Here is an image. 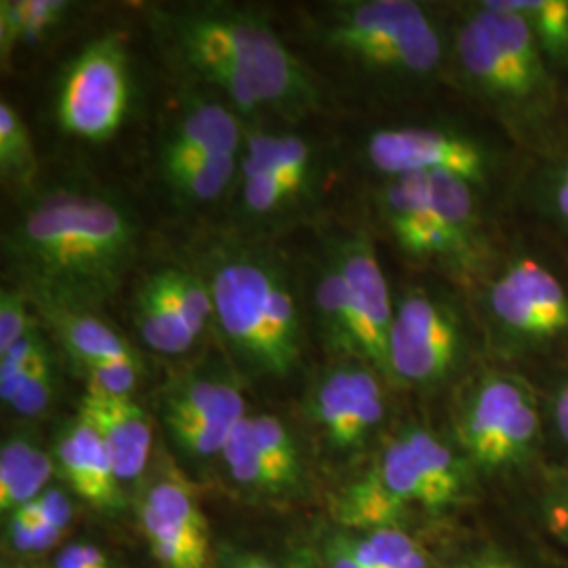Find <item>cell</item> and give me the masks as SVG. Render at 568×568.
Listing matches in <instances>:
<instances>
[{
    "label": "cell",
    "mask_w": 568,
    "mask_h": 568,
    "mask_svg": "<svg viewBox=\"0 0 568 568\" xmlns=\"http://www.w3.org/2000/svg\"><path fill=\"white\" fill-rule=\"evenodd\" d=\"M0 175L16 187H28L37 175V152L30 129L7 100L0 102Z\"/></svg>",
    "instance_id": "obj_33"
},
{
    "label": "cell",
    "mask_w": 568,
    "mask_h": 568,
    "mask_svg": "<svg viewBox=\"0 0 568 568\" xmlns=\"http://www.w3.org/2000/svg\"><path fill=\"white\" fill-rule=\"evenodd\" d=\"M488 363L483 326L462 286L415 272L394 286L386 358L389 386L419 394L457 389Z\"/></svg>",
    "instance_id": "obj_9"
},
{
    "label": "cell",
    "mask_w": 568,
    "mask_h": 568,
    "mask_svg": "<svg viewBox=\"0 0 568 568\" xmlns=\"http://www.w3.org/2000/svg\"><path fill=\"white\" fill-rule=\"evenodd\" d=\"M222 457L230 476L239 485L262 493H283L274 469L267 464L262 448L253 436L248 415L230 434Z\"/></svg>",
    "instance_id": "obj_31"
},
{
    "label": "cell",
    "mask_w": 568,
    "mask_h": 568,
    "mask_svg": "<svg viewBox=\"0 0 568 568\" xmlns=\"http://www.w3.org/2000/svg\"><path fill=\"white\" fill-rule=\"evenodd\" d=\"M37 506H39V514H41V523L60 528L63 532V528L70 523V514H72L70 504L63 497V493L53 490V488L44 490L41 497L37 499Z\"/></svg>",
    "instance_id": "obj_40"
},
{
    "label": "cell",
    "mask_w": 568,
    "mask_h": 568,
    "mask_svg": "<svg viewBox=\"0 0 568 568\" xmlns=\"http://www.w3.org/2000/svg\"><path fill=\"white\" fill-rule=\"evenodd\" d=\"M373 183L405 175H455L511 201L528 159L487 119L453 93L373 122L358 140Z\"/></svg>",
    "instance_id": "obj_7"
},
{
    "label": "cell",
    "mask_w": 568,
    "mask_h": 568,
    "mask_svg": "<svg viewBox=\"0 0 568 568\" xmlns=\"http://www.w3.org/2000/svg\"><path fill=\"white\" fill-rule=\"evenodd\" d=\"M133 321L150 349L178 356L192 349L213 321V300L203 274L180 265L150 272L135 291Z\"/></svg>",
    "instance_id": "obj_13"
},
{
    "label": "cell",
    "mask_w": 568,
    "mask_h": 568,
    "mask_svg": "<svg viewBox=\"0 0 568 568\" xmlns=\"http://www.w3.org/2000/svg\"><path fill=\"white\" fill-rule=\"evenodd\" d=\"M450 93L493 122L528 161L549 154L568 126V91L527 23L501 0L447 2Z\"/></svg>",
    "instance_id": "obj_2"
},
{
    "label": "cell",
    "mask_w": 568,
    "mask_h": 568,
    "mask_svg": "<svg viewBox=\"0 0 568 568\" xmlns=\"http://www.w3.org/2000/svg\"><path fill=\"white\" fill-rule=\"evenodd\" d=\"M544 408L546 466L568 469V365L532 382Z\"/></svg>",
    "instance_id": "obj_32"
},
{
    "label": "cell",
    "mask_w": 568,
    "mask_h": 568,
    "mask_svg": "<svg viewBox=\"0 0 568 568\" xmlns=\"http://www.w3.org/2000/svg\"><path fill=\"white\" fill-rule=\"evenodd\" d=\"M344 544L363 568H429L424 549L398 527L366 530L363 537H345Z\"/></svg>",
    "instance_id": "obj_30"
},
{
    "label": "cell",
    "mask_w": 568,
    "mask_h": 568,
    "mask_svg": "<svg viewBox=\"0 0 568 568\" xmlns=\"http://www.w3.org/2000/svg\"><path fill=\"white\" fill-rule=\"evenodd\" d=\"M140 225L110 192L81 183L44 190L2 234V264L37 310L95 312L138 253Z\"/></svg>",
    "instance_id": "obj_1"
},
{
    "label": "cell",
    "mask_w": 568,
    "mask_h": 568,
    "mask_svg": "<svg viewBox=\"0 0 568 568\" xmlns=\"http://www.w3.org/2000/svg\"><path fill=\"white\" fill-rule=\"evenodd\" d=\"M314 145L293 133H253L241 152L239 180H253L284 169L316 166Z\"/></svg>",
    "instance_id": "obj_29"
},
{
    "label": "cell",
    "mask_w": 568,
    "mask_h": 568,
    "mask_svg": "<svg viewBox=\"0 0 568 568\" xmlns=\"http://www.w3.org/2000/svg\"><path fill=\"white\" fill-rule=\"evenodd\" d=\"M478 568H518L516 565H511L508 560H501V558H493V560H487V562H483Z\"/></svg>",
    "instance_id": "obj_44"
},
{
    "label": "cell",
    "mask_w": 568,
    "mask_h": 568,
    "mask_svg": "<svg viewBox=\"0 0 568 568\" xmlns=\"http://www.w3.org/2000/svg\"><path fill=\"white\" fill-rule=\"evenodd\" d=\"M154 28L183 68L225 93L236 114L297 119L321 102L310 70L257 11L222 2L178 4L159 9Z\"/></svg>",
    "instance_id": "obj_3"
},
{
    "label": "cell",
    "mask_w": 568,
    "mask_h": 568,
    "mask_svg": "<svg viewBox=\"0 0 568 568\" xmlns=\"http://www.w3.org/2000/svg\"><path fill=\"white\" fill-rule=\"evenodd\" d=\"M312 300H314L316 326H318L325 344L344 358L361 361L358 331H356L349 304H347L344 281L339 276V270L331 262L328 255L316 270Z\"/></svg>",
    "instance_id": "obj_23"
},
{
    "label": "cell",
    "mask_w": 568,
    "mask_h": 568,
    "mask_svg": "<svg viewBox=\"0 0 568 568\" xmlns=\"http://www.w3.org/2000/svg\"><path fill=\"white\" fill-rule=\"evenodd\" d=\"M164 426L227 424L246 417L243 394L224 366L192 371L166 387L163 398Z\"/></svg>",
    "instance_id": "obj_22"
},
{
    "label": "cell",
    "mask_w": 568,
    "mask_h": 568,
    "mask_svg": "<svg viewBox=\"0 0 568 568\" xmlns=\"http://www.w3.org/2000/svg\"><path fill=\"white\" fill-rule=\"evenodd\" d=\"M530 483L549 532L568 546V469L546 466Z\"/></svg>",
    "instance_id": "obj_35"
},
{
    "label": "cell",
    "mask_w": 568,
    "mask_h": 568,
    "mask_svg": "<svg viewBox=\"0 0 568 568\" xmlns=\"http://www.w3.org/2000/svg\"><path fill=\"white\" fill-rule=\"evenodd\" d=\"M28 295L18 286L0 291V354L28 337L39 323L28 310Z\"/></svg>",
    "instance_id": "obj_38"
},
{
    "label": "cell",
    "mask_w": 568,
    "mask_h": 568,
    "mask_svg": "<svg viewBox=\"0 0 568 568\" xmlns=\"http://www.w3.org/2000/svg\"><path fill=\"white\" fill-rule=\"evenodd\" d=\"M490 363L539 379L568 365V260L511 220L466 291Z\"/></svg>",
    "instance_id": "obj_6"
},
{
    "label": "cell",
    "mask_w": 568,
    "mask_h": 568,
    "mask_svg": "<svg viewBox=\"0 0 568 568\" xmlns=\"http://www.w3.org/2000/svg\"><path fill=\"white\" fill-rule=\"evenodd\" d=\"M213 321L248 371L286 377L302 361L304 323L288 267L276 253L239 241L206 251Z\"/></svg>",
    "instance_id": "obj_8"
},
{
    "label": "cell",
    "mask_w": 568,
    "mask_h": 568,
    "mask_svg": "<svg viewBox=\"0 0 568 568\" xmlns=\"http://www.w3.org/2000/svg\"><path fill=\"white\" fill-rule=\"evenodd\" d=\"M321 41L354 72L386 116L450 95L447 4L342 0L321 18Z\"/></svg>",
    "instance_id": "obj_5"
},
{
    "label": "cell",
    "mask_w": 568,
    "mask_h": 568,
    "mask_svg": "<svg viewBox=\"0 0 568 568\" xmlns=\"http://www.w3.org/2000/svg\"><path fill=\"white\" fill-rule=\"evenodd\" d=\"M371 467L406 508L429 511L466 501L478 480L450 436L417 422L398 427Z\"/></svg>",
    "instance_id": "obj_12"
},
{
    "label": "cell",
    "mask_w": 568,
    "mask_h": 568,
    "mask_svg": "<svg viewBox=\"0 0 568 568\" xmlns=\"http://www.w3.org/2000/svg\"><path fill=\"white\" fill-rule=\"evenodd\" d=\"M243 122L224 103L194 100L183 105L164 131L159 148V166L187 156L241 154Z\"/></svg>",
    "instance_id": "obj_21"
},
{
    "label": "cell",
    "mask_w": 568,
    "mask_h": 568,
    "mask_svg": "<svg viewBox=\"0 0 568 568\" xmlns=\"http://www.w3.org/2000/svg\"><path fill=\"white\" fill-rule=\"evenodd\" d=\"M74 11L70 0H2L0 2V58L7 63L16 51L49 37Z\"/></svg>",
    "instance_id": "obj_24"
},
{
    "label": "cell",
    "mask_w": 568,
    "mask_h": 568,
    "mask_svg": "<svg viewBox=\"0 0 568 568\" xmlns=\"http://www.w3.org/2000/svg\"><path fill=\"white\" fill-rule=\"evenodd\" d=\"M328 568H363L345 548L344 539H337L328 549Z\"/></svg>",
    "instance_id": "obj_42"
},
{
    "label": "cell",
    "mask_w": 568,
    "mask_h": 568,
    "mask_svg": "<svg viewBox=\"0 0 568 568\" xmlns=\"http://www.w3.org/2000/svg\"><path fill=\"white\" fill-rule=\"evenodd\" d=\"M135 98L131 58L121 34L108 32L82 47L61 74L55 119L65 135L82 142L112 140Z\"/></svg>",
    "instance_id": "obj_11"
},
{
    "label": "cell",
    "mask_w": 568,
    "mask_h": 568,
    "mask_svg": "<svg viewBox=\"0 0 568 568\" xmlns=\"http://www.w3.org/2000/svg\"><path fill=\"white\" fill-rule=\"evenodd\" d=\"M55 568H108V560L100 549L77 544L61 551Z\"/></svg>",
    "instance_id": "obj_41"
},
{
    "label": "cell",
    "mask_w": 568,
    "mask_h": 568,
    "mask_svg": "<svg viewBox=\"0 0 568 568\" xmlns=\"http://www.w3.org/2000/svg\"><path fill=\"white\" fill-rule=\"evenodd\" d=\"M373 227L408 272L467 291L508 232V203L455 175H405L371 183Z\"/></svg>",
    "instance_id": "obj_4"
},
{
    "label": "cell",
    "mask_w": 568,
    "mask_h": 568,
    "mask_svg": "<svg viewBox=\"0 0 568 568\" xmlns=\"http://www.w3.org/2000/svg\"><path fill=\"white\" fill-rule=\"evenodd\" d=\"M318 178V164L305 169H284L264 178L241 180V211L253 220H267L293 206L304 194L312 192Z\"/></svg>",
    "instance_id": "obj_27"
},
{
    "label": "cell",
    "mask_w": 568,
    "mask_h": 568,
    "mask_svg": "<svg viewBox=\"0 0 568 568\" xmlns=\"http://www.w3.org/2000/svg\"><path fill=\"white\" fill-rule=\"evenodd\" d=\"M386 377L358 358L326 371L312 398L314 422L339 453L365 447L387 419Z\"/></svg>",
    "instance_id": "obj_15"
},
{
    "label": "cell",
    "mask_w": 568,
    "mask_h": 568,
    "mask_svg": "<svg viewBox=\"0 0 568 568\" xmlns=\"http://www.w3.org/2000/svg\"><path fill=\"white\" fill-rule=\"evenodd\" d=\"M406 511L408 508L387 490L373 467L345 488L337 506V516L345 527L363 530L396 527Z\"/></svg>",
    "instance_id": "obj_28"
},
{
    "label": "cell",
    "mask_w": 568,
    "mask_h": 568,
    "mask_svg": "<svg viewBox=\"0 0 568 568\" xmlns=\"http://www.w3.org/2000/svg\"><path fill=\"white\" fill-rule=\"evenodd\" d=\"M55 331L70 361L81 368L89 387L108 394L131 396L140 382L142 363L133 345L121 333L84 310H39Z\"/></svg>",
    "instance_id": "obj_16"
},
{
    "label": "cell",
    "mask_w": 568,
    "mask_h": 568,
    "mask_svg": "<svg viewBox=\"0 0 568 568\" xmlns=\"http://www.w3.org/2000/svg\"><path fill=\"white\" fill-rule=\"evenodd\" d=\"M234 568H281L276 567V565H272V562H267L264 558H241Z\"/></svg>",
    "instance_id": "obj_43"
},
{
    "label": "cell",
    "mask_w": 568,
    "mask_h": 568,
    "mask_svg": "<svg viewBox=\"0 0 568 568\" xmlns=\"http://www.w3.org/2000/svg\"><path fill=\"white\" fill-rule=\"evenodd\" d=\"M527 23L554 77L568 91V0H501Z\"/></svg>",
    "instance_id": "obj_26"
},
{
    "label": "cell",
    "mask_w": 568,
    "mask_h": 568,
    "mask_svg": "<svg viewBox=\"0 0 568 568\" xmlns=\"http://www.w3.org/2000/svg\"><path fill=\"white\" fill-rule=\"evenodd\" d=\"M53 462L63 480L87 504L116 508L121 504V480L102 434L84 415L65 427L55 443Z\"/></svg>",
    "instance_id": "obj_20"
},
{
    "label": "cell",
    "mask_w": 568,
    "mask_h": 568,
    "mask_svg": "<svg viewBox=\"0 0 568 568\" xmlns=\"http://www.w3.org/2000/svg\"><path fill=\"white\" fill-rule=\"evenodd\" d=\"M143 532L166 568H206L209 527L190 487L163 476L145 490L140 506Z\"/></svg>",
    "instance_id": "obj_17"
},
{
    "label": "cell",
    "mask_w": 568,
    "mask_h": 568,
    "mask_svg": "<svg viewBox=\"0 0 568 568\" xmlns=\"http://www.w3.org/2000/svg\"><path fill=\"white\" fill-rule=\"evenodd\" d=\"M251 429L267 464L274 469L283 493L300 487L304 474L302 455L283 422L272 415H255L251 417Z\"/></svg>",
    "instance_id": "obj_34"
},
{
    "label": "cell",
    "mask_w": 568,
    "mask_h": 568,
    "mask_svg": "<svg viewBox=\"0 0 568 568\" xmlns=\"http://www.w3.org/2000/svg\"><path fill=\"white\" fill-rule=\"evenodd\" d=\"M81 415L102 434L121 485L140 478L152 448V424L142 406L131 396L87 387Z\"/></svg>",
    "instance_id": "obj_19"
},
{
    "label": "cell",
    "mask_w": 568,
    "mask_h": 568,
    "mask_svg": "<svg viewBox=\"0 0 568 568\" xmlns=\"http://www.w3.org/2000/svg\"><path fill=\"white\" fill-rule=\"evenodd\" d=\"M509 217L568 260V126L549 154L528 161L511 194Z\"/></svg>",
    "instance_id": "obj_18"
},
{
    "label": "cell",
    "mask_w": 568,
    "mask_h": 568,
    "mask_svg": "<svg viewBox=\"0 0 568 568\" xmlns=\"http://www.w3.org/2000/svg\"><path fill=\"white\" fill-rule=\"evenodd\" d=\"M41 448L30 436H13L0 448V497L18 487L37 462Z\"/></svg>",
    "instance_id": "obj_39"
},
{
    "label": "cell",
    "mask_w": 568,
    "mask_h": 568,
    "mask_svg": "<svg viewBox=\"0 0 568 568\" xmlns=\"http://www.w3.org/2000/svg\"><path fill=\"white\" fill-rule=\"evenodd\" d=\"M450 440L478 478L532 480L546 467L539 389L506 366H480L455 389Z\"/></svg>",
    "instance_id": "obj_10"
},
{
    "label": "cell",
    "mask_w": 568,
    "mask_h": 568,
    "mask_svg": "<svg viewBox=\"0 0 568 568\" xmlns=\"http://www.w3.org/2000/svg\"><path fill=\"white\" fill-rule=\"evenodd\" d=\"M53 382H55L53 356H51L49 344L44 342L37 361L30 366L28 375L23 377L9 406L21 417H28V419L39 417L51 405Z\"/></svg>",
    "instance_id": "obj_36"
},
{
    "label": "cell",
    "mask_w": 568,
    "mask_h": 568,
    "mask_svg": "<svg viewBox=\"0 0 568 568\" xmlns=\"http://www.w3.org/2000/svg\"><path fill=\"white\" fill-rule=\"evenodd\" d=\"M241 154H209L166 166L161 180L182 204H206L217 201L227 185L239 178Z\"/></svg>",
    "instance_id": "obj_25"
},
{
    "label": "cell",
    "mask_w": 568,
    "mask_h": 568,
    "mask_svg": "<svg viewBox=\"0 0 568 568\" xmlns=\"http://www.w3.org/2000/svg\"><path fill=\"white\" fill-rule=\"evenodd\" d=\"M44 342L47 339L42 335L41 326H37L28 337H23L9 352L0 354V398L4 405L13 400L18 387L28 375L32 363L37 361Z\"/></svg>",
    "instance_id": "obj_37"
},
{
    "label": "cell",
    "mask_w": 568,
    "mask_h": 568,
    "mask_svg": "<svg viewBox=\"0 0 568 568\" xmlns=\"http://www.w3.org/2000/svg\"><path fill=\"white\" fill-rule=\"evenodd\" d=\"M328 257L344 281L347 304L358 331L361 361L386 377L394 286L379 260L375 232L368 225H361L335 236L331 241Z\"/></svg>",
    "instance_id": "obj_14"
}]
</instances>
